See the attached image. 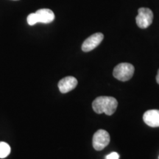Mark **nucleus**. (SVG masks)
<instances>
[{"label":"nucleus","mask_w":159,"mask_h":159,"mask_svg":"<svg viewBox=\"0 0 159 159\" xmlns=\"http://www.w3.org/2000/svg\"><path fill=\"white\" fill-rule=\"evenodd\" d=\"M118 102L114 97L102 96L97 97L93 101L92 108L97 114H105L108 116L114 114L116 111Z\"/></svg>","instance_id":"1"},{"label":"nucleus","mask_w":159,"mask_h":159,"mask_svg":"<svg viewBox=\"0 0 159 159\" xmlns=\"http://www.w3.org/2000/svg\"><path fill=\"white\" fill-rule=\"evenodd\" d=\"M55 20V14L52 11L49 9H40L35 13H30L27 16V23L29 25L33 26L37 23L49 24Z\"/></svg>","instance_id":"2"},{"label":"nucleus","mask_w":159,"mask_h":159,"mask_svg":"<svg viewBox=\"0 0 159 159\" xmlns=\"http://www.w3.org/2000/svg\"><path fill=\"white\" fill-rule=\"evenodd\" d=\"M134 71V66L132 64L128 63H122L115 67L113 71V75L119 80L125 82L132 78Z\"/></svg>","instance_id":"3"},{"label":"nucleus","mask_w":159,"mask_h":159,"mask_svg":"<svg viewBox=\"0 0 159 159\" xmlns=\"http://www.w3.org/2000/svg\"><path fill=\"white\" fill-rule=\"evenodd\" d=\"M153 21V13L150 9L147 7H141L138 11V16L136 21L139 27L142 29L148 28Z\"/></svg>","instance_id":"4"},{"label":"nucleus","mask_w":159,"mask_h":159,"mask_svg":"<svg viewBox=\"0 0 159 159\" xmlns=\"http://www.w3.org/2000/svg\"><path fill=\"white\" fill-rule=\"evenodd\" d=\"M110 143V135L106 130H98L93 136L92 144L95 150H102Z\"/></svg>","instance_id":"5"},{"label":"nucleus","mask_w":159,"mask_h":159,"mask_svg":"<svg viewBox=\"0 0 159 159\" xmlns=\"http://www.w3.org/2000/svg\"><path fill=\"white\" fill-rule=\"evenodd\" d=\"M103 39H104V35L101 33H97L91 35L90 37L85 39L83 42L82 45V50L85 52H88L93 50L100 44Z\"/></svg>","instance_id":"6"},{"label":"nucleus","mask_w":159,"mask_h":159,"mask_svg":"<svg viewBox=\"0 0 159 159\" xmlns=\"http://www.w3.org/2000/svg\"><path fill=\"white\" fill-rule=\"evenodd\" d=\"M77 85V80L74 77L69 76L61 79L58 83L59 90L63 94L68 93L76 88Z\"/></svg>","instance_id":"7"},{"label":"nucleus","mask_w":159,"mask_h":159,"mask_svg":"<svg viewBox=\"0 0 159 159\" xmlns=\"http://www.w3.org/2000/svg\"><path fill=\"white\" fill-rule=\"evenodd\" d=\"M143 120L148 126L152 128L159 127V110H149L144 114Z\"/></svg>","instance_id":"8"},{"label":"nucleus","mask_w":159,"mask_h":159,"mask_svg":"<svg viewBox=\"0 0 159 159\" xmlns=\"http://www.w3.org/2000/svg\"><path fill=\"white\" fill-rule=\"evenodd\" d=\"M11 147L6 142H0V158H5L9 156Z\"/></svg>","instance_id":"9"},{"label":"nucleus","mask_w":159,"mask_h":159,"mask_svg":"<svg viewBox=\"0 0 159 159\" xmlns=\"http://www.w3.org/2000/svg\"><path fill=\"white\" fill-rule=\"evenodd\" d=\"M105 159H119V155L116 152H111L105 157Z\"/></svg>","instance_id":"10"},{"label":"nucleus","mask_w":159,"mask_h":159,"mask_svg":"<svg viewBox=\"0 0 159 159\" xmlns=\"http://www.w3.org/2000/svg\"><path fill=\"white\" fill-rule=\"evenodd\" d=\"M156 81L158 83V84H159V69L158 70V74H157L156 76Z\"/></svg>","instance_id":"11"},{"label":"nucleus","mask_w":159,"mask_h":159,"mask_svg":"<svg viewBox=\"0 0 159 159\" xmlns=\"http://www.w3.org/2000/svg\"><path fill=\"white\" fill-rule=\"evenodd\" d=\"M13 1H18V0H13Z\"/></svg>","instance_id":"12"}]
</instances>
